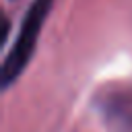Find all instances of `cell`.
I'll return each instance as SVG.
<instances>
[{
  "label": "cell",
  "mask_w": 132,
  "mask_h": 132,
  "mask_svg": "<svg viewBox=\"0 0 132 132\" xmlns=\"http://www.w3.org/2000/svg\"><path fill=\"white\" fill-rule=\"evenodd\" d=\"M52 4L54 0H33L23 23H21V29H19V35L10 47V52L6 54L4 58V64H2V89H8L19 76L21 72L25 70V66L29 64L33 52H35V45H37V39H39V33L43 29V23L52 10Z\"/></svg>",
  "instance_id": "obj_1"
}]
</instances>
